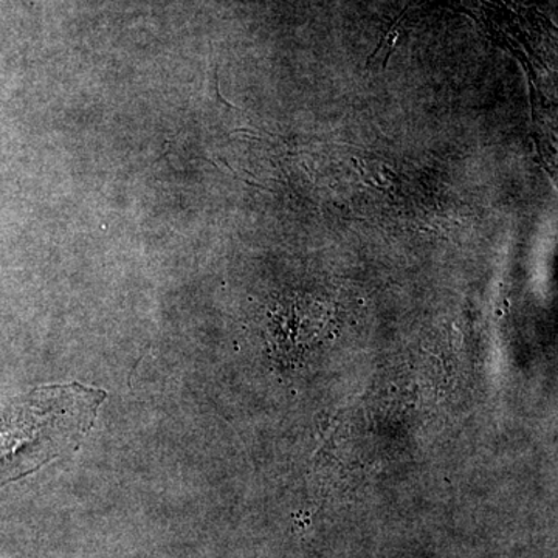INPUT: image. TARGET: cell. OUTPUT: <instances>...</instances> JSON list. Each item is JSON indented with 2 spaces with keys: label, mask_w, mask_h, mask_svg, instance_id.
<instances>
[{
  "label": "cell",
  "mask_w": 558,
  "mask_h": 558,
  "mask_svg": "<svg viewBox=\"0 0 558 558\" xmlns=\"http://www.w3.org/2000/svg\"><path fill=\"white\" fill-rule=\"evenodd\" d=\"M108 392L87 385H46L0 402V487L80 449Z\"/></svg>",
  "instance_id": "obj_1"
}]
</instances>
